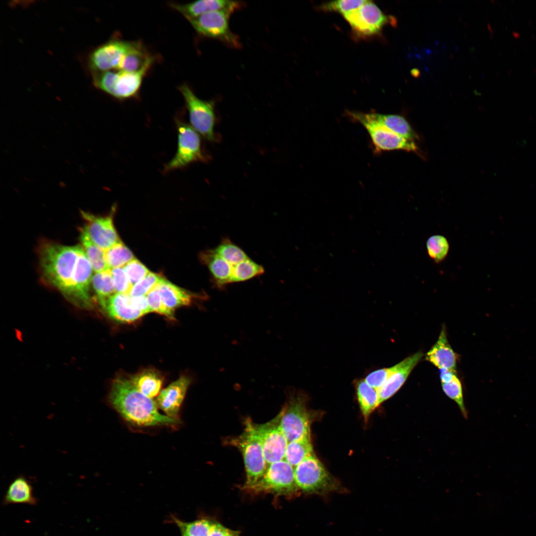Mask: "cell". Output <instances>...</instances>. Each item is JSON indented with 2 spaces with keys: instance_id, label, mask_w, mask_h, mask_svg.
<instances>
[{
  "instance_id": "obj_1",
  "label": "cell",
  "mask_w": 536,
  "mask_h": 536,
  "mask_svg": "<svg viewBox=\"0 0 536 536\" xmlns=\"http://www.w3.org/2000/svg\"><path fill=\"white\" fill-rule=\"evenodd\" d=\"M107 401L123 419L134 427L171 426L180 422L179 418L161 413L155 400L142 394L130 379L124 377L112 382Z\"/></svg>"
},
{
  "instance_id": "obj_2",
  "label": "cell",
  "mask_w": 536,
  "mask_h": 536,
  "mask_svg": "<svg viewBox=\"0 0 536 536\" xmlns=\"http://www.w3.org/2000/svg\"><path fill=\"white\" fill-rule=\"evenodd\" d=\"M81 245L66 246L44 242L38 250L43 280L59 290L69 301L76 303V276Z\"/></svg>"
},
{
  "instance_id": "obj_3",
  "label": "cell",
  "mask_w": 536,
  "mask_h": 536,
  "mask_svg": "<svg viewBox=\"0 0 536 536\" xmlns=\"http://www.w3.org/2000/svg\"><path fill=\"white\" fill-rule=\"evenodd\" d=\"M296 485L301 493L324 497L333 492L346 493V489L332 476L313 453L294 468Z\"/></svg>"
},
{
  "instance_id": "obj_4",
  "label": "cell",
  "mask_w": 536,
  "mask_h": 536,
  "mask_svg": "<svg viewBox=\"0 0 536 536\" xmlns=\"http://www.w3.org/2000/svg\"><path fill=\"white\" fill-rule=\"evenodd\" d=\"M307 401L305 394L290 392L279 412L280 427L288 442L311 436V425L320 413L309 409Z\"/></svg>"
},
{
  "instance_id": "obj_5",
  "label": "cell",
  "mask_w": 536,
  "mask_h": 536,
  "mask_svg": "<svg viewBox=\"0 0 536 536\" xmlns=\"http://www.w3.org/2000/svg\"><path fill=\"white\" fill-rule=\"evenodd\" d=\"M254 494L269 493L291 499L301 493L295 481L294 468L284 459L268 465L264 473L251 485L242 487Z\"/></svg>"
},
{
  "instance_id": "obj_6",
  "label": "cell",
  "mask_w": 536,
  "mask_h": 536,
  "mask_svg": "<svg viewBox=\"0 0 536 536\" xmlns=\"http://www.w3.org/2000/svg\"><path fill=\"white\" fill-rule=\"evenodd\" d=\"M254 423L250 418H247L244 422L243 432L226 440L227 444L236 447L242 454L246 475L242 487L254 483L264 473L268 466Z\"/></svg>"
},
{
  "instance_id": "obj_7",
  "label": "cell",
  "mask_w": 536,
  "mask_h": 536,
  "mask_svg": "<svg viewBox=\"0 0 536 536\" xmlns=\"http://www.w3.org/2000/svg\"><path fill=\"white\" fill-rule=\"evenodd\" d=\"M178 134L177 151L165 166L164 173L183 168L195 162H206L198 133L191 126L179 119L176 120Z\"/></svg>"
},
{
  "instance_id": "obj_8",
  "label": "cell",
  "mask_w": 536,
  "mask_h": 536,
  "mask_svg": "<svg viewBox=\"0 0 536 536\" xmlns=\"http://www.w3.org/2000/svg\"><path fill=\"white\" fill-rule=\"evenodd\" d=\"M148 69L135 72L111 70L92 74L95 86L113 97L124 100L138 93Z\"/></svg>"
},
{
  "instance_id": "obj_9",
  "label": "cell",
  "mask_w": 536,
  "mask_h": 536,
  "mask_svg": "<svg viewBox=\"0 0 536 536\" xmlns=\"http://www.w3.org/2000/svg\"><path fill=\"white\" fill-rule=\"evenodd\" d=\"M179 89L185 102L191 126L207 140L214 141L215 115L214 103L200 99L187 84L181 85Z\"/></svg>"
},
{
  "instance_id": "obj_10",
  "label": "cell",
  "mask_w": 536,
  "mask_h": 536,
  "mask_svg": "<svg viewBox=\"0 0 536 536\" xmlns=\"http://www.w3.org/2000/svg\"><path fill=\"white\" fill-rule=\"evenodd\" d=\"M347 115L365 128L377 151L396 149L408 151L417 150L414 140L404 138L389 131L373 119L369 113L348 112Z\"/></svg>"
},
{
  "instance_id": "obj_11",
  "label": "cell",
  "mask_w": 536,
  "mask_h": 536,
  "mask_svg": "<svg viewBox=\"0 0 536 536\" xmlns=\"http://www.w3.org/2000/svg\"><path fill=\"white\" fill-rule=\"evenodd\" d=\"M232 13L226 10L214 11L188 20L199 34L217 39L231 47L239 48L240 43L238 37L230 30L229 25Z\"/></svg>"
},
{
  "instance_id": "obj_12",
  "label": "cell",
  "mask_w": 536,
  "mask_h": 536,
  "mask_svg": "<svg viewBox=\"0 0 536 536\" xmlns=\"http://www.w3.org/2000/svg\"><path fill=\"white\" fill-rule=\"evenodd\" d=\"M356 34L372 36L380 32L387 23H394L393 18L384 14L372 1L367 0L358 8L342 15Z\"/></svg>"
},
{
  "instance_id": "obj_13",
  "label": "cell",
  "mask_w": 536,
  "mask_h": 536,
  "mask_svg": "<svg viewBox=\"0 0 536 536\" xmlns=\"http://www.w3.org/2000/svg\"><path fill=\"white\" fill-rule=\"evenodd\" d=\"M134 43V41L113 39L97 48L89 59V67L92 74L117 70Z\"/></svg>"
},
{
  "instance_id": "obj_14",
  "label": "cell",
  "mask_w": 536,
  "mask_h": 536,
  "mask_svg": "<svg viewBox=\"0 0 536 536\" xmlns=\"http://www.w3.org/2000/svg\"><path fill=\"white\" fill-rule=\"evenodd\" d=\"M280 418L279 412L267 422L254 423L268 465L284 459L288 443L280 428Z\"/></svg>"
},
{
  "instance_id": "obj_15",
  "label": "cell",
  "mask_w": 536,
  "mask_h": 536,
  "mask_svg": "<svg viewBox=\"0 0 536 536\" xmlns=\"http://www.w3.org/2000/svg\"><path fill=\"white\" fill-rule=\"evenodd\" d=\"M81 213L86 222L82 228L94 244L105 251L121 242L112 215L98 216L83 211Z\"/></svg>"
},
{
  "instance_id": "obj_16",
  "label": "cell",
  "mask_w": 536,
  "mask_h": 536,
  "mask_svg": "<svg viewBox=\"0 0 536 536\" xmlns=\"http://www.w3.org/2000/svg\"><path fill=\"white\" fill-rule=\"evenodd\" d=\"M191 383L190 378L182 376L162 389L155 400L159 409L170 417L178 419L181 407Z\"/></svg>"
},
{
  "instance_id": "obj_17",
  "label": "cell",
  "mask_w": 536,
  "mask_h": 536,
  "mask_svg": "<svg viewBox=\"0 0 536 536\" xmlns=\"http://www.w3.org/2000/svg\"><path fill=\"white\" fill-rule=\"evenodd\" d=\"M423 355L422 352L419 351L394 366L392 373L384 385L378 391L379 405L399 391Z\"/></svg>"
},
{
  "instance_id": "obj_18",
  "label": "cell",
  "mask_w": 536,
  "mask_h": 536,
  "mask_svg": "<svg viewBox=\"0 0 536 536\" xmlns=\"http://www.w3.org/2000/svg\"><path fill=\"white\" fill-rule=\"evenodd\" d=\"M242 5L241 2L227 0H201L184 4L171 3L173 8L188 20L217 10H226L234 12L241 8Z\"/></svg>"
},
{
  "instance_id": "obj_19",
  "label": "cell",
  "mask_w": 536,
  "mask_h": 536,
  "mask_svg": "<svg viewBox=\"0 0 536 536\" xmlns=\"http://www.w3.org/2000/svg\"><path fill=\"white\" fill-rule=\"evenodd\" d=\"M99 305L111 318L120 322L131 323L144 315L132 306L128 294L115 293Z\"/></svg>"
},
{
  "instance_id": "obj_20",
  "label": "cell",
  "mask_w": 536,
  "mask_h": 536,
  "mask_svg": "<svg viewBox=\"0 0 536 536\" xmlns=\"http://www.w3.org/2000/svg\"><path fill=\"white\" fill-rule=\"evenodd\" d=\"M426 359L439 369L456 370L457 356L450 345L443 326L436 342L425 355Z\"/></svg>"
},
{
  "instance_id": "obj_21",
  "label": "cell",
  "mask_w": 536,
  "mask_h": 536,
  "mask_svg": "<svg viewBox=\"0 0 536 536\" xmlns=\"http://www.w3.org/2000/svg\"><path fill=\"white\" fill-rule=\"evenodd\" d=\"M37 499L33 488L27 477L20 474L10 483L3 499V504H26L35 505Z\"/></svg>"
},
{
  "instance_id": "obj_22",
  "label": "cell",
  "mask_w": 536,
  "mask_h": 536,
  "mask_svg": "<svg viewBox=\"0 0 536 536\" xmlns=\"http://www.w3.org/2000/svg\"><path fill=\"white\" fill-rule=\"evenodd\" d=\"M201 258L208 267L218 286L231 283L234 266L219 256L214 250L203 253Z\"/></svg>"
},
{
  "instance_id": "obj_23",
  "label": "cell",
  "mask_w": 536,
  "mask_h": 536,
  "mask_svg": "<svg viewBox=\"0 0 536 536\" xmlns=\"http://www.w3.org/2000/svg\"><path fill=\"white\" fill-rule=\"evenodd\" d=\"M159 292L165 305L174 310L176 308L190 305L195 295L164 278L158 285Z\"/></svg>"
},
{
  "instance_id": "obj_24",
  "label": "cell",
  "mask_w": 536,
  "mask_h": 536,
  "mask_svg": "<svg viewBox=\"0 0 536 536\" xmlns=\"http://www.w3.org/2000/svg\"><path fill=\"white\" fill-rule=\"evenodd\" d=\"M369 114L379 124L395 134L409 140H414L418 138L416 134L403 117L377 113Z\"/></svg>"
},
{
  "instance_id": "obj_25",
  "label": "cell",
  "mask_w": 536,
  "mask_h": 536,
  "mask_svg": "<svg viewBox=\"0 0 536 536\" xmlns=\"http://www.w3.org/2000/svg\"><path fill=\"white\" fill-rule=\"evenodd\" d=\"M355 386L359 406L367 421L371 413L379 405L378 392L365 379L357 380Z\"/></svg>"
},
{
  "instance_id": "obj_26",
  "label": "cell",
  "mask_w": 536,
  "mask_h": 536,
  "mask_svg": "<svg viewBox=\"0 0 536 536\" xmlns=\"http://www.w3.org/2000/svg\"><path fill=\"white\" fill-rule=\"evenodd\" d=\"M130 379L140 392L150 399L157 397L161 391L162 378L154 371H144Z\"/></svg>"
},
{
  "instance_id": "obj_27",
  "label": "cell",
  "mask_w": 536,
  "mask_h": 536,
  "mask_svg": "<svg viewBox=\"0 0 536 536\" xmlns=\"http://www.w3.org/2000/svg\"><path fill=\"white\" fill-rule=\"evenodd\" d=\"M314 453L311 436L288 443L284 459L294 468Z\"/></svg>"
},
{
  "instance_id": "obj_28",
  "label": "cell",
  "mask_w": 536,
  "mask_h": 536,
  "mask_svg": "<svg viewBox=\"0 0 536 536\" xmlns=\"http://www.w3.org/2000/svg\"><path fill=\"white\" fill-rule=\"evenodd\" d=\"M80 230L81 246L92 266L93 271L98 272L109 269L106 262L104 250L94 244L82 228Z\"/></svg>"
},
{
  "instance_id": "obj_29",
  "label": "cell",
  "mask_w": 536,
  "mask_h": 536,
  "mask_svg": "<svg viewBox=\"0 0 536 536\" xmlns=\"http://www.w3.org/2000/svg\"><path fill=\"white\" fill-rule=\"evenodd\" d=\"M91 285L99 304L116 293L110 269L94 272L92 278Z\"/></svg>"
},
{
  "instance_id": "obj_30",
  "label": "cell",
  "mask_w": 536,
  "mask_h": 536,
  "mask_svg": "<svg viewBox=\"0 0 536 536\" xmlns=\"http://www.w3.org/2000/svg\"><path fill=\"white\" fill-rule=\"evenodd\" d=\"M106 264L109 269L121 268L134 259L132 252L121 241L104 251Z\"/></svg>"
},
{
  "instance_id": "obj_31",
  "label": "cell",
  "mask_w": 536,
  "mask_h": 536,
  "mask_svg": "<svg viewBox=\"0 0 536 536\" xmlns=\"http://www.w3.org/2000/svg\"><path fill=\"white\" fill-rule=\"evenodd\" d=\"M264 272L263 267L250 258L233 267L231 283L247 280Z\"/></svg>"
},
{
  "instance_id": "obj_32",
  "label": "cell",
  "mask_w": 536,
  "mask_h": 536,
  "mask_svg": "<svg viewBox=\"0 0 536 536\" xmlns=\"http://www.w3.org/2000/svg\"><path fill=\"white\" fill-rule=\"evenodd\" d=\"M214 251L233 266L249 258L240 248L227 239L223 240Z\"/></svg>"
},
{
  "instance_id": "obj_33",
  "label": "cell",
  "mask_w": 536,
  "mask_h": 536,
  "mask_svg": "<svg viewBox=\"0 0 536 536\" xmlns=\"http://www.w3.org/2000/svg\"><path fill=\"white\" fill-rule=\"evenodd\" d=\"M426 246L429 256L436 262L444 259L449 247L447 239L439 235L430 237L427 241Z\"/></svg>"
},
{
  "instance_id": "obj_34",
  "label": "cell",
  "mask_w": 536,
  "mask_h": 536,
  "mask_svg": "<svg viewBox=\"0 0 536 536\" xmlns=\"http://www.w3.org/2000/svg\"><path fill=\"white\" fill-rule=\"evenodd\" d=\"M164 278L160 275L150 271L142 280L133 286L129 295L130 296H145L156 288Z\"/></svg>"
},
{
  "instance_id": "obj_35",
  "label": "cell",
  "mask_w": 536,
  "mask_h": 536,
  "mask_svg": "<svg viewBox=\"0 0 536 536\" xmlns=\"http://www.w3.org/2000/svg\"><path fill=\"white\" fill-rule=\"evenodd\" d=\"M442 387L445 394L457 403L463 416L467 418L468 413L464 403L462 387L457 377L449 383H442Z\"/></svg>"
},
{
  "instance_id": "obj_36",
  "label": "cell",
  "mask_w": 536,
  "mask_h": 536,
  "mask_svg": "<svg viewBox=\"0 0 536 536\" xmlns=\"http://www.w3.org/2000/svg\"><path fill=\"white\" fill-rule=\"evenodd\" d=\"M151 312L162 315L170 320H174V310L167 307L164 303L158 286L146 295Z\"/></svg>"
},
{
  "instance_id": "obj_37",
  "label": "cell",
  "mask_w": 536,
  "mask_h": 536,
  "mask_svg": "<svg viewBox=\"0 0 536 536\" xmlns=\"http://www.w3.org/2000/svg\"><path fill=\"white\" fill-rule=\"evenodd\" d=\"M367 0H341L330 1L321 5V8L324 11H335L342 15L350 11L356 9L363 5Z\"/></svg>"
},
{
  "instance_id": "obj_38",
  "label": "cell",
  "mask_w": 536,
  "mask_h": 536,
  "mask_svg": "<svg viewBox=\"0 0 536 536\" xmlns=\"http://www.w3.org/2000/svg\"><path fill=\"white\" fill-rule=\"evenodd\" d=\"M123 268L133 286L142 280L150 272L145 266L136 259L132 260Z\"/></svg>"
},
{
  "instance_id": "obj_39",
  "label": "cell",
  "mask_w": 536,
  "mask_h": 536,
  "mask_svg": "<svg viewBox=\"0 0 536 536\" xmlns=\"http://www.w3.org/2000/svg\"><path fill=\"white\" fill-rule=\"evenodd\" d=\"M110 269L113 278L116 293L129 294L133 285L124 268L121 267Z\"/></svg>"
},
{
  "instance_id": "obj_40",
  "label": "cell",
  "mask_w": 536,
  "mask_h": 536,
  "mask_svg": "<svg viewBox=\"0 0 536 536\" xmlns=\"http://www.w3.org/2000/svg\"><path fill=\"white\" fill-rule=\"evenodd\" d=\"M394 369L393 366L375 370L369 373L365 380L370 386L378 391L385 383Z\"/></svg>"
},
{
  "instance_id": "obj_41",
  "label": "cell",
  "mask_w": 536,
  "mask_h": 536,
  "mask_svg": "<svg viewBox=\"0 0 536 536\" xmlns=\"http://www.w3.org/2000/svg\"><path fill=\"white\" fill-rule=\"evenodd\" d=\"M130 303L134 309L144 315L151 312L146 295L130 296Z\"/></svg>"
},
{
  "instance_id": "obj_42",
  "label": "cell",
  "mask_w": 536,
  "mask_h": 536,
  "mask_svg": "<svg viewBox=\"0 0 536 536\" xmlns=\"http://www.w3.org/2000/svg\"><path fill=\"white\" fill-rule=\"evenodd\" d=\"M456 377V370L447 369H440V377L442 383H449Z\"/></svg>"
}]
</instances>
